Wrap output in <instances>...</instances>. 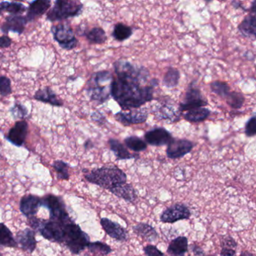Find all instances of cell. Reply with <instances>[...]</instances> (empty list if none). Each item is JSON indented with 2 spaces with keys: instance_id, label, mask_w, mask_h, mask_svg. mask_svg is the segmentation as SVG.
Returning a JSON list of instances; mask_svg holds the SVG:
<instances>
[{
  "instance_id": "6da1fadb",
  "label": "cell",
  "mask_w": 256,
  "mask_h": 256,
  "mask_svg": "<svg viewBox=\"0 0 256 256\" xmlns=\"http://www.w3.org/2000/svg\"><path fill=\"white\" fill-rule=\"evenodd\" d=\"M114 68L116 77L110 83V96L122 110L138 109L154 100L158 80L152 79L146 84L150 77L148 68L122 60L114 62Z\"/></svg>"
},
{
  "instance_id": "7a4b0ae2",
  "label": "cell",
  "mask_w": 256,
  "mask_h": 256,
  "mask_svg": "<svg viewBox=\"0 0 256 256\" xmlns=\"http://www.w3.org/2000/svg\"><path fill=\"white\" fill-rule=\"evenodd\" d=\"M85 179L91 184L110 190L120 184H126L127 176L116 166H103L94 169L84 175Z\"/></svg>"
},
{
  "instance_id": "3957f363",
  "label": "cell",
  "mask_w": 256,
  "mask_h": 256,
  "mask_svg": "<svg viewBox=\"0 0 256 256\" xmlns=\"http://www.w3.org/2000/svg\"><path fill=\"white\" fill-rule=\"evenodd\" d=\"M113 74L108 71H101L94 74L88 82L86 94L91 101L103 104L110 98V85Z\"/></svg>"
},
{
  "instance_id": "277c9868",
  "label": "cell",
  "mask_w": 256,
  "mask_h": 256,
  "mask_svg": "<svg viewBox=\"0 0 256 256\" xmlns=\"http://www.w3.org/2000/svg\"><path fill=\"white\" fill-rule=\"evenodd\" d=\"M64 232L62 244H65L67 248L73 254H80L90 242L89 235L85 233L74 221L70 222L64 226Z\"/></svg>"
},
{
  "instance_id": "5b68a950",
  "label": "cell",
  "mask_w": 256,
  "mask_h": 256,
  "mask_svg": "<svg viewBox=\"0 0 256 256\" xmlns=\"http://www.w3.org/2000/svg\"><path fill=\"white\" fill-rule=\"evenodd\" d=\"M83 4L74 0H58L53 8L47 13L49 22H54L76 17L82 14Z\"/></svg>"
},
{
  "instance_id": "8992f818",
  "label": "cell",
  "mask_w": 256,
  "mask_h": 256,
  "mask_svg": "<svg viewBox=\"0 0 256 256\" xmlns=\"http://www.w3.org/2000/svg\"><path fill=\"white\" fill-rule=\"evenodd\" d=\"M41 206L47 208L50 212V220L62 224L72 222L67 212L66 206L60 197L54 194H47L41 198Z\"/></svg>"
},
{
  "instance_id": "52a82bcc",
  "label": "cell",
  "mask_w": 256,
  "mask_h": 256,
  "mask_svg": "<svg viewBox=\"0 0 256 256\" xmlns=\"http://www.w3.org/2000/svg\"><path fill=\"white\" fill-rule=\"evenodd\" d=\"M154 116L158 120H164L166 122H178L180 120L181 113L179 106L170 98H164L162 101L156 103L152 110Z\"/></svg>"
},
{
  "instance_id": "ba28073f",
  "label": "cell",
  "mask_w": 256,
  "mask_h": 256,
  "mask_svg": "<svg viewBox=\"0 0 256 256\" xmlns=\"http://www.w3.org/2000/svg\"><path fill=\"white\" fill-rule=\"evenodd\" d=\"M52 32L54 40L64 50H71L77 47V38L74 36L72 28L68 24L54 25Z\"/></svg>"
},
{
  "instance_id": "9c48e42d",
  "label": "cell",
  "mask_w": 256,
  "mask_h": 256,
  "mask_svg": "<svg viewBox=\"0 0 256 256\" xmlns=\"http://www.w3.org/2000/svg\"><path fill=\"white\" fill-rule=\"evenodd\" d=\"M208 104V101L204 98L200 89L191 84L186 92L184 100L178 104V106L180 112L182 114L184 112H188L192 109L205 107Z\"/></svg>"
},
{
  "instance_id": "30bf717a",
  "label": "cell",
  "mask_w": 256,
  "mask_h": 256,
  "mask_svg": "<svg viewBox=\"0 0 256 256\" xmlns=\"http://www.w3.org/2000/svg\"><path fill=\"white\" fill-rule=\"evenodd\" d=\"M65 224L52 220H42L41 226L38 230L46 240L58 244H62L64 236V228Z\"/></svg>"
},
{
  "instance_id": "8fae6325",
  "label": "cell",
  "mask_w": 256,
  "mask_h": 256,
  "mask_svg": "<svg viewBox=\"0 0 256 256\" xmlns=\"http://www.w3.org/2000/svg\"><path fill=\"white\" fill-rule=\"evenodd\" d=\"M191 211L184 204L176 203L166 208L160 216V220L164 223H174L180 220H188Z\"/></svg>"
},
{
  "instance_id": "7c38bea8",
  "label": "cell",
  "mask_w": 256,
  "mask_h": 256,
  "mask_svg": "<svg viewBox=\"0 0 256 256\" xmlns=\"http://www.w3.org/2000/svg\"><path fill=\"white\" fill-rule=\"evenodd\" d=\"M194 146V144L188 139L173 138L168 144L166 154L168 158L178 160L190 154Z\"/></svg>"
},
{
  "instance_id": "4fadbf2b",
  "label": "cell",
  "mask_w": 256,
  "mask_h": 256,
  "mask_svg": "<svg viewBox=\"0 0 256 256\" xmlns=\"http://www.w3.org/2000/svg\"><path fill=\"white\" fill-rule=\"evenodd\" d=\"M148 112L146 109H133L128 112H120L115 114V119L124 126L138 125L146 122Z\"/></svg>"
},
{
  "instance_id": "5bb4252c",
  "label": "cell",
  "mask_w": 256,
  "mask_h": 256,
  "mask_svg": "<svg viewBox=\"0 0 256 256\" xmlns=\"http://www.w3.org/2000/svg\"><path fill=\"white\" fill-rule=\"evenodd\" d=\"M146 143L151 146H162L168 145L174 138L172 133L163 127H155L144 134Z\"/></svg>"
},
{
  "instance_id": "9a60e30c",
  "label": "cell",
  "mask_w": 256,
  "mask_h": 256,
  "mask_svg": "<svg viewBox=\"0 0 256 256\" xmlns=\"http://www.w3.org/2000/svg\"><path fill=\"white\" fill-rule=\"evenodd\" d=\"M100 223L106 233L113 239L120 242H125L128 239L127 230L119 223L108 218H102Z\"/></svg>"
},
{
  "instance_id": "2e32d148",
  "label": "cell",
  "mask_w": 256,
  "mask_h": 256,
  "mask_svg": "<svg viewBox=\"0 0 256 256\" xmlns=\"http://www.w3.org/2000/svg\"><path fill=\"white\" fill-rule=\"evenodd\" d=\"M28 134V124L25 120L18 121L7 134L6 139L14 146H22Z\"/></svg>"
},
{
  "instance_id": "e0dca14e",
  "label": "cell",
  "mask_w": 256,
  "mask_h": 256,
  "mask_svg": "<svg viewBox=\"0 0 256 256\" xmlns=\"http://www.w3.org/2000/svg\"><path fill=\"white\" fill-rule=\"evenodd\" d=\"M28 20L22 16H10L6 18V22L1 26V30L4 34L10 32L22 35L24 32Z\"/></svg>"
},
{
  "instance_id": "ac0fdd59",
  "label": "cell",
  "mask_w": 256,
  "mask_h": 256,
  "mask_svg": "<svg viewBox=\"0 0 256 256\" xmlns=\"http://www.w3.org/2000/svg\"><path fill=\"white\" fill-rule=\"evenodd\" d=\"M16 242L20 244L25 251L32 253L36 248L37 240L36 239V232L30 228H25L18 232Z\"/></svg>"
},
{
  "instance_id": "d6986e66",
  "label": "cell",
  "mask_w": 256,
  "mask_h": 256,
  "mask_svg": "<svg viewBox=\"0 0 256 256\" xmlns=\"http://www.w3.org/2000/svg\"><path fill=\"white\" fill-rule=\"evenodd\" d=\"M41 206V198L34 194L24 196L20 202V210L25 216H34Z\"/></svg>"
},
{
  "instance_id": "ffe728a7",
  "label": "cell",
  "mask_w": 256,
  "mask_h": 256,
  "mask_svg": "<svg viewBox=\"0 0 256 256\" xmlns=\"http://www.w3.org/2000/svg\"><path fill=\"white\" fill-rule=\"evenodd\" d=\"M50 0H36L30 4L26 18L28 22H34L42 16L50 8Z\"/></svg>"
},
{
  "instance_id": "44dd1931",
  "label": "cell",
  "mask_w": 256,
  "mask_h": 256,
  "mask_svg": "<svg viewBox=\"0 0 256 256\" xmlns=\"http://www.w3.org/2000/svg\"><path fill=\"white\" fill-rule=\"evenodd\" d=\"M256 13L250 12L238 25L240 34L245 37L254 40L256 36Z\"/></svg>"
},
{
  "instance_id": "7402d4cb",
  "label": "cell",
  "mask_w": 256,
  "mask_h": 256,
  "mask_svg": "<svg viewBox=\"0 0 256 256\" xmlns=\"http://www.w3.org/2000/svg\"><path fill=\"white\" fill-rule=\"evenodd\" d=\"M34 98L38 101L47 103L50 106H56V107H61L64 106L62 100H60L54 92L53 90L49 86H46L36 91L34 95Z\"/></svg>"
},
{
  "instance_id": "603a6c76",
  "label": "cell",
  "mask_w": 256,
  "mask_h": 256,
  "mask_svg": "<svg viewBox=\"0 0 256 256\" xmlns=\"http://www.w3.org/2000/svg\"><path fill=\"white\" fill-rule=\"evenodd\" d=\"M109 191L116 197L124 199L127 202H134L138 198L136 190L131 184H124L116 186L110 188Z\"/></svg>"
},
{
  "instance_id": "cb8c5ba5",
  "label": "cell",
  "mask_w": 256,
  "mask_h": 256,
  "mask_svg": "<svg viewBox=\"0 0 256 256\" xmlns=\"http://www.w3.org/2000/svg\"><path fill=\"white\" fill-rule=\"evenodd\" d=\"M188 239L185 236H179L170 241L168 247L169 256H185L188 252Z\"/></svg>"
},
{
  "instance_id": "d4e9b609",
  "label": "cell",
  "mask_w": 256,
  "mask_h": 256,
  "mask_svg": "<svg viewBox=\"0 0 256 256\" xmlns=\"http://www.w3.org/2000/svg\"><path fill=\"white\" fill-rule=\"evenodd\" d=\"M133 232L149 242H154L158 239L156 230L148 223H138L132 228Z\"/></svg>"
},
{
  "instance_id": "484cf974",
  "label": "cell",
  "mask_w": 256,
  "mask_h": 256,
  "mask_svg": "<svg viewBox=\"0 0 256 256\" xmlns=\"http://www.w3.org/2000/svg\"><path fill=\"white\" fill-rule=\"evenodd\" d=\"M108 144L110 150L114 152L115 156H116V160H132V158H136L138 156H139L138 155L128 152V150L125 148L124 144H122L120 140H116V139H109Z\"/></svg>"
},
{
  "instance_id": "4316f807",
  "label": "cell",
  "mask_w": 256,
  "mask_h": 256,
  "mask_svg": "<svg viewBox=\"0 0 256 256\" xmlns=\"http://www.w3.org/2000/svg\"><path fill=\"white\" fill-rule=\"evenodd\" d=\"M210 114V110L206 108H198L186 112V113L184 114V118L188 122H200L208 119Z\"/></svg>"
},
{
  "instance_id": "83f0119b",
  "label": "cell",
  "mask_w": 256,
  "mask_h": 256,
  "mask_svg": "<svg viewBox=\"0 0 256 256\" xmlns=\"http://www.w3.org/2000/svg\"><path fill=\"white\" fill-rule=\"evenodd\" d=\"M84 35L91 44H102L108 40L106 31L101 28H94L86 30Z\"/></svg>"
},
{
  "instance_id": "f1b7e54d",
  "label": "cell",
  "mask_w": 256,
  "mask_h": 256,
  "mask_svg": "<svg viewBox=\"0 0 256 256\" xmlns=\"http://www.w3.org/2000/svg\"><path fill=\"white\" fill-rule=\"evenodd\" d=\"M133 30L131 26L122 23H118L114 26L112 36L116 41L122 42L128 40L132 36Z\"/></svg>"
},
{
  "instance_id": "f546056e",
  "label": "cell",
  "mask_w": 256,
  "mask_h": 256,
  "mask_svg": "<svg viewBox=\"0 0 256 256\" xmlns=\"http://www.w3.org/2000/svg\"><path fill=\"white\" fill-rule=\"evenodd\" d=\"M0 246L16 248L18 244L10 229L4 223H0Z\"/></svg>"
},
{
  "instance_id": "4dcf8cb0",
  "label": "cell",
  "mask_w": 256,
  "mask_h": 256,
  "mask_svg": "<svg viewBox=\"0 0 256 256\" xmlns=\"http://www.w3.org/2000/svg\"><path fill=\"white\" fill-rule=\"evenodd\" d=\"M180 73L179 70L173 67H169L162 79V84L166 88L172 89L179 84Z\"/></svg>"
},
{
  "instance_id": "1f68e13d",
  "label": "cell",
  "mask_w": 256,
  "mask_h": 256,
  "mask_svg": "<svg viewBox=\"0 0 256 256\" xmlns=\"http://www.w3.org/2000/svg\"><path fill=\"white\" fill-rule=\"evenodd\" d=\"M28 10L23 4L17 2H2L0 4V14L4 12L10 13L12 16H20Z\"/></svg>"
},
{
  "instance_id": "d6a6232c",
  "label": "cell",
  "mask_w": 256,
  "mask_h": 256,
  "mask_svg": "<svg viewBox=\"0 0 256 256\" xmlns=\"http://www.w3.org/2000/svg\"><path fill=\"white\" fill-rule=\"evenodd\" d=\"M224 100H226L228 106L234 110L242 108L245 102V96L240 92H238V91L229 92Z\"/></svg>"
},
{
  "instance_id": "836d02e7",
  "label": "cell",
  "mask_w": 256,
  "mask_h": 256,
  "mask_svg": "<svg viewBox=\"0 0 256 256\" xmlns=\"http://www.w3.org/2000/svg\"><path fill=\"white\" fill-rule=\"evenodd\" d=\"M124 143L128 149L136 152L146 150L148 148L146 142L138 136H128L126 138Z\"/></svg>"
},
{
  "instance_id": "e575fe53",
  "label": "cell",
  "mask_w": 256,
  "mask_h": 256,
  "mask_svg": "<svg viewBox=\"0 0 256 256\" xmlns=\"http://www.w3.org/2000/svg\"><path fill=\"white\" fill-rule=\"evenodd\" d=\"M211 91L220 98H224L230 92V86L226 82L215 80L210 84Z\"/></svg>"
},
{
  "instance_id": "d590c367",
  "label": "cell",
  "mask_w": 256,
  "mask_h": 256,
  "mask_svg": "<svg viewBox=\"0 0 256 256\" xmlns=\"http://www.w3.org/2000/svg\"><path fill=\"white\" fill-rule=\"evenodd\" d=\"M53 168L56 173L58 179L60 180H67L70 179V172H68V168L70 166L65 162L62 160H56L53 163Z\"/></svg>"
},
{
  "instance_id": "8d00e7d4",
  "label": "cell",
  "mask_w": 256,
  "mask_h": 256,
  "mask_svg": "<svg viewBox=\"0 0 256 256\" xmlns=\"http://www.w3.org/2000/svg\"><path fill=\"white\" fill-rule=\"evenodd\" d=\"M88 248L92 253H100L103 256H107L113 251L110 246L104 244V242H100V241L90 242Z\"/></svg>"
},
{
  "instance_id": "74e56055",
  "label": "cell",
  "mask_w": 256,
  "mask_h": 256,
  "mask_svg": "<svg viewBox=\"0 0 256 256\" xmlns=\"http://www.w3.org/2000/svg\"><path fill=\"white\" fill-rule=\"evenodd\" d=\"M12 94V82L6 76H0V95L1 96H8Z\"/></svg>"
},
{
  "instance_id": "f35d334b",
  "label": "cell",
  "mask_w": 256,
  "mask_h": 256,
  "mask_svg": "<svg viewBox=\"0 0 256 256\" xmlns=\"http://www.w3.org/2000/svg\"><path fill=\"white\" fill-rule=\"evenodd\" d=\"M11 113L14 119L23 120L28 115V110L24 106L20 103H16L14 106L12 108Z\"/></svg>"
},
{
  "instance_id": "ab89813d",
  "label": "cell",
  "mask_w": 256,
  "mask_h": 256,
  "mask_svg": "<svg viewBox=\"0 0 256 256\" xmlns=\"http://www.w3.org/2000/svg\"><path fill=\"white\" fill-rule=\"evenodd\" d=\"M246 136L247 137H254L256 134V115H253L248 120L245 125Z\"/></svg>"
},
{
  "instance_id": "60d3db41",
  "label": "cell",
  "mask_w": 256,
  "mask_h": 256,
  "mask_svg": "<svg viewBox=\"0 0 256 256\" xmlns=\"http://www.w3.org/2000/svg\"><path fill=\"white\" fill-rule=\"evenodd\" d=\"M144 252L146 256H164L162 252L160 251L156 246L151 245V244L146 245L144 248Z\"/></svg>"
},
{
  "instance_id": "b9f144b4",
  "label": "cell",
  "mask_w": 256,
  "mask_h": 256,
  "mask_svg": "<svg viewBox=\"0 0 256 256\" xmlns=\"http://www.w3.org/2000/svg\"><path fill=\"white\" fill-rule=\"evenodd\" d=\"M221 247H228V248H232L236 250L238 247V244L232 236H228L223 238L221 241Z\"/></svg>"
},
{
  "instance_id": "7bdbcfd3",
  "label": "cell",
  "mask_w": 256,
  "mask_h": 256,
  "mask_svg": "<svg viewBox=\"0 0 256 256\" xmlns=\"http://www.w3.org/2000/svg\"><path fill=\"white\" fill-rule=\"evenodd\" d=\"M11 38L8 36L4 35L2 36H0V48H8L12 46Z\"/></svg>"
},
{
  "instance_id": "ee69618b",
  "label": "cell",
  "mask_w": 256,
  "mask_h": 256,
  "mask_svg": "<svg viewBox=\"0 0 256 256\" xmlns=\"http://www.w3.org/2000/svg\"><path fill=\"white\" fill-rule=\"evenodd\" d=\"M221 256H236V250L232 248H228V247H222L221 252H220Z\"/></svg>"
},
{
  "instance_id": "f6af8a7d",
  "label": "cell",
  "mask_w": 256,
  "mask_h": 256,
  "mask_svg": "<svg viewBox=\"0 0 256 256\" xmlns=\"http://www.w3.org/2000/svg\"><path fill=\"white\" fill-rule=\"evenodd\" d=\"M91 118H92V120L98 122V124H104V120H106L104 116L100 112H94L91 116Z\"/></svg>"
},
{
  "instance_id": "bcb514c9",
  "label": "cell",
  "mask_w": 256,
  "mask_h": 256,
  "mask_svg": "<svg viewBox=\"0 0 256 256\" xmlns=\"http://www.w3.org/2000/svg\"><path fill=\"white\" fill-rule=\"evenodd\" d=\"M192 250L196 256H204V251L202 248H200L196 244H192L191 246Z\"/></svg>"
},
{
  "instance_id": "7dc6e473",
  "label": "cell",
  "mask_w": 256,
  "mask_h": 256,
  "mask_svg": "<svg viewBox=\"0 0 256 256\" xmlns=\"http://www.w3.org/2000/svg\"><path fill=\"white\" fill-rule=\"evenodd\" d=\"M232 6L233 8H235V10H238V8H242V10H245V8L242 7L241 2H238V1H234V2H232Z\"/></svg>"
},
{
  "instance_id": "c3c4849f",
  "label": "cell",
  "mask_w": 256,
  "mask_h": 256,
  "mask_svg": "<svg viewBox=\"0 0 256 256\" xmlns=\"http://www.w3.org/2000/svg\"><path fill=\"white\" fill-rule=\"evenodd\" d=\"M84 148L86 150L90 149V148H94V144H92L90 140H88L85 142Z\"/></svg>"
},
{
  "instance_id": "681fc988",
  "label": "cell",
  "mask_w": 256,
  "mask_h": 256,
  "mask_svg": "<svg viewBox=\"0 0 256 256\" xmlns=\"http://www.w3.org/2000/svg\"><path fill=\"white\" fill-rule=\"evenodd\" d=\"M239 256H254V254L253 253L250 252L242 251Z\"/></svg>"
},
{
  "instance_id": "f907efd6",
  "label": "cell",
  "mask_w": 256,
  "mask_h": 256,
  "mask_svg": "<svg viewBox=\"0 0 256 256\" xmlns=\"http://www.w3.org/2000/svg\"><path fill=\"white\" fill-rule=\"evenodd\" d=\"M4 58H5V56H4V54L0 52V60L4 59Z\"/></svg>"
},
{
  "instance_id": "816d5d0a",
  "label": "cell",
  "mask_w": 256,
  "mask_h": 256,
  "mask_svg": "<svg viewBox=\"0 0 256 256\" xmlns=\"http://www.w3.org/2000/svg\"><path fill=\"white\" fill-rule=\"evenodd\" d=\"M216 256L215 254H211V256Z\"/></svg>"
},
{
  "instance_id": "f5cc1de1",
  "label": "cell",
  "mask_w": 256,
  "mask_h": 256,
  "mask_svg": "<svg viewBox=\"0 0 256 256\" xmlns=\"http://www.w3.org/2000/svg\"><path fill=\"white\" fill-rule=\"evenodd\" d=\"M0 256H2V254H0Z\"/></svg>"
}]
</instances>
